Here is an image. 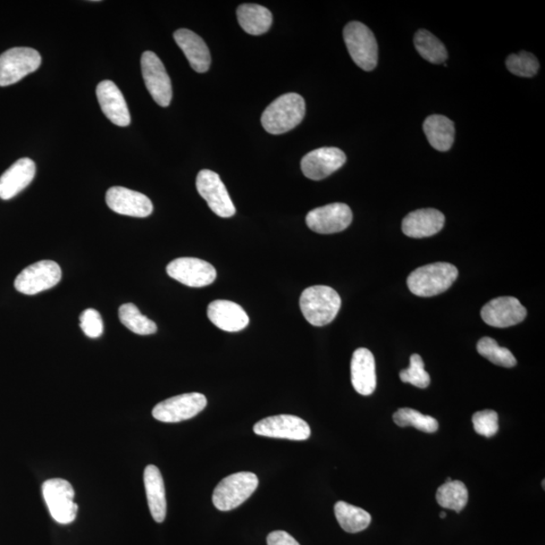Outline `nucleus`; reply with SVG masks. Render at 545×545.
I'll return each mask as SVG.
<instances>
[{"label": "nucleus", "mask_w": 545, "mask_h": 545, "mask_svg": "<svg viewBox=\"0 0 545 545\" xmlns=\"http://www.w3.org/2000/svg\"><path fill=\"white\" fill-rule=\"evenodd\" d=\"M167 274L192 288L208 286L216 279L215 268L197 258H179L167 266Z\"/></svg>", "instance_id": "9b49d317"}, {"label": "nucleus", "mask_w": 545, "mask_h": 545, "mask_svg": "<svg viewBox=\"0 0 545 545\" xmlns=\"http://www.w3.org/2000/svg\"><path fill=\"white\" fill-rule=\"evenodd\" d=\"M41 58L35 49L18 47L0 55V87L13 86L39 69Z\"/></svg>", "instance_id": "423d86ee"}, {"label": "nucleus", "mask_w": 545, "mask_h": 545, "mask_svg": "<svg viewBox=\"0 0 545 545\" xmlns=\"http://www.w3.org/2000/svg\"><path fill=\"white\" fill-rule=\"evenodd\" d=\"M60 266L53 261H41L23 270L14 281V287L23 295H36L51 289L61 281Z\"/></svg>", "instance_id": "6e6552de"}, {"label": "nucleus", "mask_w": 545, "mask_h": 545, "mask_svg": "<svg viewBox=\"0 0 545 545\" xmlns=\"http://www.w3.org/2000/svg\"><path fill=\"white\" fill-rule=\"evenodd\" d=\"M393 421L400 427L413 426L416 430L433 433L439 430V422L435 418L423 415L419 411L411 408H401L393 415Z\"/></svg>", "instance_id": "7c9ffc66"}, {"label": "nucleus", "mask_w": 545, "mask_h": 545, "mask_svg": "<svg viewBox=\"0 0 545 545\" xmlns=\"http://www.w3.org/2000/svg\"><path fill=\"white\" fill-rule=\"evenodd\" d=\"M349 53L353 61L365 71H372L378 64V44L374 33L364 23L351 22L343 30Z\"/></svg>", "instance_id": "39448f33"}, {"label": "nucleus", "mask_w": 545, "mask_h": 545, "mask_svg": "<svg viewBox=\"0 0 545 545\" xmlns=\"http://www.w3.org/2000/svg\"><path fill=\"white\" fill-rule=\"evenodd\" d=\"M119 316L121 322L128 329L140 335H150L157 332V325L153 321L142 315L139 308L132 304H123L120 307Z\"/></svg>", "instance_id": "c756f323"}, {"label": "nucleus", "mask_w": 545, "mask_h": 545, "mask_svg": "<svg viewBox=\"0 0 545 545\" xmlns=\"http://www.w3.org/2000/svg\"><path fill=\"white\" fill-rule=\"evenodd\" d=\"M237 14L240 26L251 36L263 35L272 26V14L262 5H242Z\"/></svg>", "instance_id": "a878e982"}, {"label": "nucleus", "mask_w": 545, "mask_h": 545, "mask_svg": "<svg viewBox=\"0 0 545 545\" xmlns=\"http://www.w3.org/2000/svg\"><path fill=\"white\" fill-rule=\"evenodd\" d=\"M351 384L360 395H372L377 386L375 358L368 349H358L351 359Z\"/></svg>", "instance_id": "4be33fe9"}, {"label": "nucleus", "mask_w": 545, "mask_h": 545, "mask_svg": "<svg viewBox=\"0 0 545 545\" xmlns=\"http://www.w3.org/2000/svg\"><path fill=\"white\" fill-rule=\"evenodd\" d=\"M80 326L88 338L97 339L104 333V322L102 316L95 309L84 310L80 315Z\"/></svg>", "instance_id": "c9c22d12"}, {"label": "nucleus", "mask_w": 545, "mask_h": 545, "mask_svg": "<svg viewBox=\"0 0 545 545\" xmlns=\"http://www.w3.org/2000/svg\"><path fill=\"white\" fill-rule=\"evenodd\" d=\"M446 517H447L446 513H441V518H442V519H443V518H446Z\"/></svg>", "instance_id": "4c0bfd02"}, {"label": "nucleus", "mask_w": 545, "mask_h": 545, "mask_svg": "<svg viewBox=\"0 0 545 545\" xmlns=\"http://www.w3.org/2000/svg\"><path fill=\"white\" fill-rule=\"evenodd\" d=\"M474 430L486 438H492L499 431V416L493 410H483L473 416Z\"/></svg>", "instance_id": "f704fd0d"}, {"label": "nucleus", "mask_w": 545, "mask_h": 545, "mask_svg": "<svg viewBox=\"0 0 545 545\" xmlns=\"http://www.w3.org/2000/svg\"><path fill=\"white\" fill-rule=\"evenodd\" d=\"M436 501L441 507L459 513L468 504V492L463 482H446L436 492Z\"/></svg>", "instance_id": "c85d7f7f"}, {"label": "nucleus", "mask_w": 545, "mask_h": 545, "mask_svg": "<svg viewBox=\"0 0 545 545\" xmlns=\"http://www.w3.org/2000/svg\"><path fill=\"white\" fill-rule=\"evenodd\" d=\"M267 543L268 545H300L292 535L281 531L268 535Z\"/></svg>", "instance_id": "e433bc0d"}, {"label": "nucleus", "mask_w": 545, "mask_h": 545, "mask_svg": "<svg viewBox=\"0 0 545 545\" xmlns=\"http://www.w3.org/2000/svg\"><path fill=\"white\" fill-rule=\"evenodd\" d=\"M457 267L433 263L418 268L407 279V286L416 296L432 297L449 290L458 278Z\"/></svg>", "instance_id": "f03ea898"}, {"label": "nucleus", "mask_w": 545, "mask_h": 545, "mask_svg": "<svg viewBox=\"0 0 545 545\" xmlns=\"http://www.w3.org/2000/svg\"><path fill=\"white\" fill-rule=\"evenodd\" d=\"M351 222H353V213L345 204H332L317 207L306 216L308 228L322 234L345 231Z\"/></svg>", "instance_id": "4468645a"}, {"label": "nucleus", "mask_w": 545, "mask_h": 545, "mask_svg": "<svg viewBox=\"0 0 545 545\" xmlns=\"http://www.w3.org/2000/svg\"><path fill=\"white\" fill-rule=\"evenodd\" d=\"M148 504L154 520L162 523L167 515L166 491L162 474L156 466L150 465L144 473Z\"/></svg>", "instance_id": "b1692460"}, {"label": "nucleus", "mask_w": 545, "mask_h": 545, "mask_svg": "<svg viewBox=\"0 0 545 545\" xmlns=\"http://www.w3.org/2000/svg\"><path fill=\"white\" fill-rule=\"evenodd\" d=\"M402 382L413 384L417 388H427L431 384V376L425 371L421 356L414 354L410 358V366L400 372Z\"/></svg>", "instance_id": "72a5a7b5"}, {"label": "nucleus", "mask_w": 545, "mask_h": 545, "mask_svg": "<svg viewBox=\"0 0 545 545\" xmlns=\"http://www.w3.org/2000/svg\"><path fill=\"white\" fill-rule=\"evenodd\" d=\"M507 69L519 77L531 78L540 70L538 58L528 52L513 54L507 58Z\"/></svg>", "instance_id": "473e14b6"}, {"label": "nucleus", "mask_w": 545, "mask_h": 545, "mask_svg": "<svg viewBox=\"0 0 545 545\" xmlns=\"http://www.w3.org/2000/svg\"><path fill=\"white\" fill-rule=\"evenodd\" d=\"M414 45L419 55L432 64L447 61L448 51L441 41L426 30H419L414 36Z\"/></svg>", "instance_id": "cd10ccee"}, {"label": "nucleus", "mask_w": 545, "mask_h": 545, "mask_svg": "<svg viewBox=\"0 0 545 545\" xmlns=\"http://www.w3.org/2000/svg\"><path fill=\"white\" fill-rule=\"evenodd\" d=\"M106 204L113 212L132 217H148L152 214L154 206L142 193L124 187H112L106 192Z\"/></svg>", "instance_id": "f3484780"}, {"label": "nucleus", "mask_w": 545, "mask_h": 545, "mask_svg": "<svg viewBox=\"0 0 545 545\" xmlns=\"http://www.w3.org/2000/svg\"><path fill=\"white\" fill-rule=\"evenodd\" d=\"M446 223V217L433 208L418 209L409 213L402 223V231L409 238L423 239L439 233Z\"/></svg>", "instance_id": "aec40b11"}, {"label": "nucleus", "mask_w": 545, "mask_h": 545, "mask_svg": "<svg viewBox=\"0 0 545 545\" xmlns=\"http://www.w3.org/2000/svg\"><path fill=\"white\" fill-rule=\"evenodd\" d=\"M176 43L186 54L192 67L198 73H205L211 68L212 57L203 38L195 32L180 29L174 33Z\"/></svg>", "instance_id": "5701e85b"}, {"label": "nucleus", "mask_w": 545, "mask_h": 545, "mask_svg": "<svg viewBox=\"0 0 545 545\" xmlns=\"http://www.w3.org/2000/svg\"><path fill=\"white\" fill-rule=\"evenodd\" d=\"M306 113L305 100L297 94H286L265 109L263 128L272 135H282L295 129L304 121Z\"/></svg>", "instance_id": "f257e3e1"}, {"label": "nucleus", "mask_w": 545, "mask_h": 545, "mask_svg": "<svg viewBox=\"0 0 545 545\" xmlns=\"http://www.w3.org/2000/svg\"><path fill=\"white\" fill-rule=\"evenodd\" d=\"M258 477L254 473L232 474L216 486L213 495V505L221 511L238 508L257 490Z\"/></svg>", "instance_id": "20e7f679"}, {"label": "nucleus", "mask_w": 545, "mask_h": 545, "mask_svg": "<svg viewBox=\"0 0 545 545\" xmlns=\"http://www.w3.org/2000/svg\"><path fill=\"white\" fill-rule=\"evenodd\" d=\"M300 309L305 320L314 326H324L339 314L341 299L339 293L329 286H313L302 292Z\"/></svg>", "instance_id": "7ed1b4c3"}, {"label": "nucleus", "mask_w": 545, "mask_h": 545, "mask_svg": "<svg viewBox=\"0 0 545 545\" xmlns=\"http://www.w3.org/2000/svg\"><path fill=\"white\" fill-rule=\"evenodd\" d=\"M423 131L430 144L440 152H448L454 145L455 124L447 116L434 114L427 117Z\"/></svg>", "instance_id": "393cba45"}, {"label": "nucleus", "mask_w": 545, "mask_h": 545, "mask_svg": "<svg viewBox=\"0 0 545 545\" xmlns=\"http://www.w3.org/2000/svg\"><path fill=\"white\" fill-rule=\"evenodd\" d=\"M100 107L109 121L119 127H128L131 114L127 102L115 84L111 80L100 82L96 88Z\"/></svg>", "instance_id": "a211bd4d"}, {"label": "nucleus", "mask_w": 545, "mask_h": 545, "mask_svg": "<svg viewBox=\"0 0 545 545\" xmlns=\"http://www.w3.org/2000/svg\"><path fill=\"white\" fill-rule=\"evenodd\" d=\"M347 162V156L338 148H321L302 159L301 169L305 177L320 181L341 169Z\"/></svg>", "instance_id": "2eb2a0df"}, {"label": "nucleus", "mask_w": 545, "mask_h": 545, "mask_svg": "<svg viewBox=\"0 0 545 545\" xmlns=\"http://www.w3.org/2000/svg\"><path fill=\"white\" fill-rule=\"evenodd\" d=\"M334 514L342 530L349 533L363 531L372 522V516L366 510L343 501L335 504Z\"/></svg>", "instance_id": "bb28decb"}, {"label": "nucleus", "mask_w": 545, "mask_h": 545, "mask_svg": "<svg viewBox=\"0 0 545 545\" xmlns=\"http://www.w3.org/2000/svg\"><path fill=\"white\" fill-rule=\"evenodd\" d=\"M196 188L216 215L229 218L236 214V207L220 175L211 170L200 171L196 178Z\"/></svg>", "instance_id": "f8f14e48"}, {"label": "nucleus", "mask_w": 545, "mask_h": 545, "mask_svg": "<svg viewBox=\"0 0 545 545\" xmlns=\"http://www.w3.org/2000/svg\"><path fill=\"white\" fill-rule=\"evenodd\" d=\"M43 496L56 522L70 524L77 519L78 505L74 502L72 485L63 479H51L43 484Z\"/></svg>", "instance_id": "0eeeda50"}, {"label": "nucleus", "mask_w": 545, "mask_h": 545, "mask_svg": "<svg viewBox=\"0 0 545 545\" xmlns=\"http://www.w3.org/2000/svg\"><path fill=\"white\" fill-rule=\"evenodd\" d=\"M36 175V164L23 158L13 164L0 177V198L10 200L27 188Z\"/></svg>", "instance_id": "412c9836"}, {"label": "nucleus", "mask_w": 545, "mask_h": 545, "mask_svg": "<svg viewBox=\"0 0 545 545\" xmlns=\"http://www.w3.org/2000/svg\"><path fill=\"white\" fill-rule=\"evenodd\" d=\"M207 405L204 394L186 393L160 402L153 409L157 421L176 423L195 417Z\"/></svg>", "instance_id": "1a4fd4ad"}, {"label": "nucleus", "mask_w": 545, "mask_h": 545, "mask_svg": "<svg viewBox=\"0 0 545 545\" xmlns=\"http://www.w3.org/2000/svg\"><path fill=\"white\" fill-rule=\"evenodd\" d=\"M485 323L498 329L516 325L525 320V307L515 297H498L486 304L481 313Z\"/></svg>", "instance_id": "dca6fc26"}, {"label": "nucleus", "mask_w": 545, "mask_h": 545, "mask_svg": "<svg viewBox=\"0 0 545 545\" xmlns=\"http://www.w3.org/2000/svg\"><path fill=\"white\" fill-rule=\"evenodd\" d=\"M477 350L481 356L489 359L495 365L513 368L517 364L513 353L508 349L500 347L498 342L491 338L485 337L481 339L477 342Z\"/></svg>", "instance_id": "2f4dec72"}, {"label": "nucleus", "mask_w": 545, "mask_h": 545, "mask_svg": "<svg viewBox=\"0 0 545 545\" xmlns=\"http://www.w3.org/2000/svg\"><path fill=\"white\" fill-rule=\"evenodd\" d=\"M254 432L266 438L306 441L312 431L304 419L282 414L262 419L255 424Z\"/></svg>", "instance_id": "ddd939ff"}, {"label": "nucleus", "mask_w": 545, "mask_h": 545, "mask_svg": "<svg viewBox=\"0 0 545 545\" xmlns=\"http://www.w3.org/2000/svg\"><path fill=\"white\" fill-rule=\"evenodd\" d=\"M142 77L156 104L167 107L171 104L172 83L163 62L155 53L146 51L141 59Z\"/></svg>", "instance_id": "9d476101"}, {"label": "nucleus", "mask_w": 545, "mask_h": 545, "mask_svg": "<svg viewBox=\"0 0 545 545\" xmlns=\"http://www.w3.org/2000/svg\"><path fill=\"white\" fill-rule=\"evenodd\" d=\"M207 316L218 329L228 332L245 330L250 323L245 309L229 300L213 301L208 305Z\"/></svg>", "instance_id": "6ab92c4d"}]
</instances>
